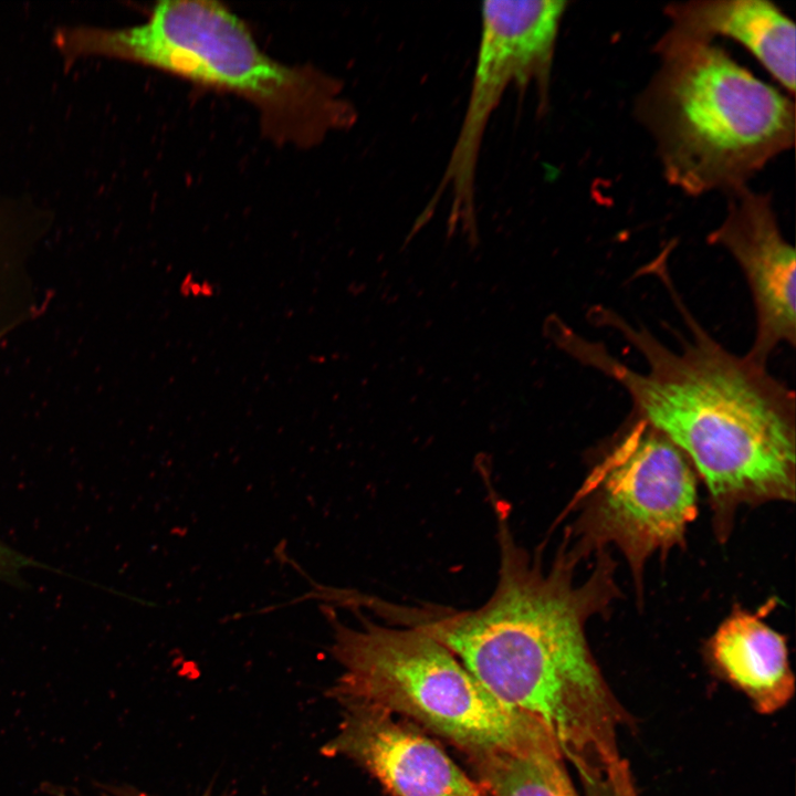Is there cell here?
Returning a JSON list of instances; mask_svg holds the SVG:
<instances>
[{"instance_id": "obj_10", "label": "cell", "mask_w": 796, "mask_h": 796, "mask_svg": "<svg viewBox=\"0 0 796 796\" xmlns=\"http://www.w3.org/2000/svg\"><path fill=\"white\" fill-rule=\"evenodd\" d=\"M671 30L702 41L718 35L744 45L792 95L795 93V24L764 0H699L664 7Z\"/></svg>"}, {"instance_id": "obj_7", "label": "cell", "mask_w": 796, "mask_h": 796, "mask_svg": "<svg viewBox=\"0 0 796 796\" xmlns=\"http://www.w3.org/2000/svg\"><path fill=\"white\" fill-rule=\"evenodd\" d=\"M567 4L559 0L481 3L479 49L462 125L441 181L416 229L449 192V231L461 226L470 239L475 238V178L488 123L511 86L524 92L532 85L540 111L547 107L554 52Z\"/></svg>"}, {"instance_id": "obj_11", "label": "cell", "mask_w": 796, "mask_h": 796, "mask_svg": "<svg viewBox=\"0 0 796 796\" xmlns=\"http://www.w3.org/2000/svg\"><path fill=\"white\" fill-rule=\"evenodd\" d=\"M715 671L763 714L784 708L795 692L786 638L760 616L735 606L706 645Z\"/></svg>"}, {"instance_id": "obj_12", "label": "cell", "mask_w": 796, "mask_h": 796, "mask_svg": "<svg viewBox=\"0 0 796 796\" xmlns=\"http://www.w3.org/2000/svg\"><path fill=\"white\" fill-rule=\"evenodd\" d=\"M469 761L488 796H578L556 745Z\"/></svg>"}, {"instance_id": "obj_9", "label": "cell", "mask_w": 796, "mask_h": 796, "mask_svg": "<svg viewBox=\"0 0 796 796\" xmlns=\"http://www.w3.org/2000/svg\"><path fill=\"white\" fill-rule=\"evenodd\" d=\"M341 705L342 721L322 754L355 762L390 796H488L412 723L366 703Z\"/></svg>"}, {"instance_id": "obj_15", "label": "cell", "mask_w": 796, "mask_h": 796, "mask_svg": "<svg viewBox=\"0 0 796 796\" xmlns=\"http://www.w3.org/2000/svg\"><path fill=\"white\" fill-rule=\"evenodd\" d=\"M46 793L51 796H78L76 794H73L71 789L61 787V786H45L44 788ZM100 796H155L147 794L145 792H142L135 787L125 786V785H115V786H103L100 789ZM201 796H213L208 789L205 794ZM219 796H228V795H219Z\"/></svg>"}, {"instance_id": "obj_2", "label": "cell", "mask_w": 796, "mask_h": 796, "mask_svg": "<svg viewBox=\"0 0 796 796\" xmlns=\"http://www.w3.org/2000/svg\"><path fill=\"white\" fill-rule=\"evenodd\" d=\"M667 255L647 268L657 274L681 314L690 338L681 349L661 343L616 311L596 305L588 318L618 333L645 359L632 369L605 344L577 334L561 318L546 329L554 343L580 364L617 383L631 412L668 437L705 483L720 540H726L742 504L793 501L796 469L794 391L765 366L729 352L688 310L671 281Z\"/></svg>"}, {"instance_id": "obj_5", "label": "cell", "mask_w": 796, "mask_h": 796, "mask_svg": "<svg viewBox=\"0 0 796 796\" xmlns=\"http://www.w3.org/2000/svg\"><path fill=\"white\" fill-rule=\"evenodd\" d=\"M331 622L328 651L342 668L326 695L366 703L443 739L468 760L556 745L537 722L498 701L443 645L411 627L369 619Z\"/></svg>"}, {"instance_id": "obj_3", "label": "cell", "mask_w": 796, "mask_h": 796, "mask_svg": "<svg viewBox=\"0 0 796 796\" xmlns=\"http://www.w3.org/2000/svg\"><path fill=\"white\" fill-rule=\"evenodd\" d=\"M53 44L69 66L84 57L116 59L243 97L259 109L266 134L283 143L312 146L357 118L338 80L272 59L220 2L160 1L146 21L128 27L63 25Z\"/></svg>"}, {"instance_id": "obj_8", "label": "cell", "mask_w": 796, "mask_h": 796, "mask_svg": "<svg viewBox=\"0 0 796 796\" xmlns=\"http://www.w3.org/2000/svg\"><path fill=\"white\" fill-rule=\"evenodd\" d=\"M726 195L725 218L706 241L725 249L743 272L756 321L745 356L766 367L778 345L796 343L795 250L779 229L769 195L746 185Z\"/></svg>"}, {"instance_id": "obj_4", "label": "cell", "mask_w": 796, "mask_h": 796, "mask_svg": "<svg viewBox=\"0 0 796 796\" xmlns=\"http://www.w3.org/2000/svg\"><path fill=\"white\" fill-rule=\"evenodd\" d=\"M637 102L668 182L691 196L746 185L795 142L793 101L722 48L668 30Z\"/></svg>"}, {"instance_id": "obj_14", "label": "cell", "mask_w": 796, "mask_h": 796, "mask_svg": "<svg viewBox=\"0 0 796 796\" xmlns=\"http://www.w3.org/2000/svg\"><path fill=\"white\" fill-rule=\"evenodd\" d=\"M34 565L33 559L0 541V579H13L22 569Z\"/></svg>"}, {"instance_id": "obj_1", "label": "cell", "mask_w": 796, "mask_h": 796, "mask_svg": "<svg viewBox=\"0 0 796 796\" xmlns=\"http://www.w3.org/2000/svg\"><path fill=\"white\" fill-rule=\"evenodd\" d=\"M499 513L498 579L481 606L405 605L367 595L364 607L449 649L498 701L542 725L591 792L637 796L619 750L624 713L586 637L589 618L619 595L615 562L598 552L589 577L576 584L580 559L565 541L545 568Z\"/></svg>"}, {"instance_id": "obj_6", "label": "cell", "mask_w": 796, "mask_h": 796, "mask_svg": "<svg viewBox=\"0 0 796 796\" xmlns=\"http://www.w3.org/2000/svg\"><path fill=\"white\" fill-rule=\"evenodd\" d=\"M696 478L668 437L630 412L575 498L580 513L569 548L582 559L616 545L641 586L646 561L684 541L698 513Z\"/></svg>"}, {"instance_id": "obj_13", "label": "cell", "mask_w": 796, "mask_h": 796, "mask_svg": "<svg viewBox=\"0 0 796 796\" xmlns=\"http://www.w3.org/2000/svg\"><path fill=\"white\" fill-rule=\"evenodd\" d=\"M40 218L36 203L0 197V302L25 269L39 235Z\"/></svg>"}]
</instances>
